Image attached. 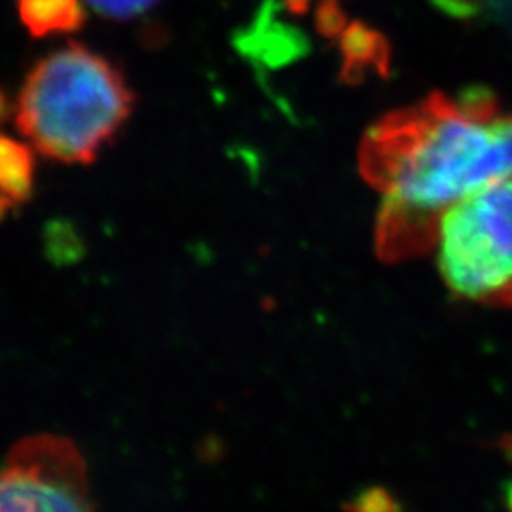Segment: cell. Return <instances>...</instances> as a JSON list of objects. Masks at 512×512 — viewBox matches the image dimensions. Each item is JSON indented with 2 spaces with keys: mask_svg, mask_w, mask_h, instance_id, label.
<instances>
[{
  "mask_svg": "<svg viewBox=\"0 0 512 512\" xmlns=\"http://www.w3.org/2000/svg\"><path fill=\"white\" fill-rule=\"evenodd\" d=\"M359 167L382 196L378 255L385 262L425 255L450 207L512 173V112L482 90L459 99L431 93L368 128Z\"/></svg>",
  "mask_w": 512,
  "mask_h": 512,
  "instance_id": "cell-1",
  "label": "cell"
},
{
  "mask_svg": "<svg viewBox=\"0 0 512 512\" xmlns=\"http://www.w3.org/2000/svg\"><path fill=\"white\" fill-rule=\"evenodd\" d=\"M135 93L122 71L71 42L42 57L23 80L14 120L19 133L59 164H93L126 126Z\"/></svg>",
  "mask_w": 512,
  "mask_h": 512,
  "instance_id": "cell-2",
  "label": "cell"
},
{
  "mask_svg": "<svg viewBox=\"0 0 512 512\" xmlns=\"http://www.w3.org/2000/svg\"><path fill=\"white\" fill-rule=\"evenodd\" d=\"M435 249L444 283L456 296L512 306V173L450 207Z\"/></svg>",
  "mask_w": 512,
  "mask_h": 512,
  "instance_id": "cell-3",
  "label": "cell"
},
{
  "mask_svg": "<svg viewBox=\"0 0 512 512\" xmlns=\"http://www.w3.org/2000/svg\"><path fill=\"white\" fill-rule=\"evenodd\" d=\"M88 469L73 440H19L0 467V512L90 511Z\"/></svg>",
  "mask_w": 512,
  "mask_h": 512,
  "instance_id": "cell-4",
  "label": "cell"
},
{
  "mask_svg": "<svg viewBox=\"0 0 512 512\" xmlns=\"http://www.w3.org/2000/svg\"><path fill=\"white\" fill-rule=\"evenodd\" d=\"M19 21L33 35H67L82 29L86 14L80 0H18Z\"/></svg>",
  "mask_w": 512,
  "mask_h": 512,
  "instance_id": "cell-5",
  "label": "cell"
},
{
  "mask_svg": "<svg viewBox=\"0 0 512 512\" xmlns=\"http://www.w3.org/2000/svg\"><path fill=\"white\" fill-rule=\"evenodd\" d=\"M35 147L0 131V192L14 205L29 202L35 194Z\"/></svg>",
  "mask_w": 512,
  "mask_h": 512,
  "instance_id": "cell-6",
  "label": "cell"
},
{
  "mask_svg": "<svg viewBox=\"0 0 512 512\" xmlns=\"http://www.w3.org/2000/svg\"><path fill=\"white\" fill-rule=\"evenodd\" d=\"M88 6L103 18L126 21L148 12L158 0H86Z\"/></svg>",
  "mask_w": 512,
  "mask_h": 512,
  "instance_id": "cell-7",
  "label": "cell"
},
{
  "mask_svg": "<svg viewBox=\"0 0 512 512\" xmlns=\"http://www.w3.org/2000/svg\"><path fill=\"white\" fill-rule=\"evenodd\" d=\"M10 116H14V107L8 99V95L0 88V128L10 120Z\"/></svg>",
  "mask_w": 512,
  "mask_h": 512,
  "instance_id": "cell-8",
  "label": "cell"
},
{
  "mask_svg": "<svg viewBox=\"0 0 512 512\" xmlns=\"http://www.w3.org/2000/svg\"><path fill=\"white\" fill-rule=\"evenodd\" d=\"M12 205L14 202L8 198V196H4L2 192H0V222L6 219V215H8V211L12 209Z\"/></svg>",
  "mask_w": 512,
  "mask_h": 512,
  "instance_id": "cell-9",
  "label": "cell"
},
{
  "mask_svg": "<svg viewBox=\"0 0 512 512\" xmlns=\"http://www.w3.org/2000/svg\"><path fill=\"white\" fill-rule=\"evenodd\" d=\"M509 499H511V505H512V488H511V492H509Z\"/></svg>",
  "mask_w": 512,
  "mask_h": 512,
  "instance_id": "cell-10",
  "label": "cell"
}]
</instances>
